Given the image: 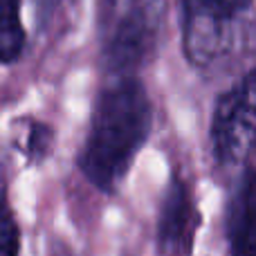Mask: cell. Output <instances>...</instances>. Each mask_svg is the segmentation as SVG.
Returning a JSON list of instances; mask_svg holds the SVG:
<instances>
[{
	"instance_id": "6da1fadb",
	"label": "cell",
	"mask_w": 256,
	"mask_h": 256,
	"mask_svg": "<svg viewBox=\"0 0 256 256\" xmlns=\"http://www.w3.org/2000/svg\"><path fill=\"white\" fill-rule=\"evenodd\" d=\"M153 126V106L137 76H112L94 102L79 168L99 191H115Z\"/></svg>"
},
{
	"instance_id": "7a4b0ae2",
	"label": "cell",
	"mask_w": 256,
	"mask_h": 256,
	"mask_svg": "<svg viewBox=\"0 0 256 256\" xmlns=\"http://www.w3.org/2000/svg\"><path fill=\"white\" fill-rule=\"evenodd\" d=\"M160 25V0H99V36L106 70L112 76H135L158 48Z\"/></svg>"
},
{
	"instance_id": "3957f363",
	"label": "cell",
	"mask_w": 256,
	"mask_h": 256,
	"mask_svg": "<svg viewBox=\"0 0 256 256\" xmlns=\"http://www.w3.org/2000/svg\"><path fill=\"white\" fill-rule=\"evenodd\" d=\"M245 16L209 0H180L182 52L196 68H214L238 50Z\"/></svg>"
},
{
	"instance_id": "277c9868",
	"label": "cell",
	"mask_w": 256,
	"mask_h": 256,
	"mask_svg": "<svg viewBox=\"0 0 256 256\" xmlns=\"http://www.w3.org/2000/svg\"><path fill=\"white\" fill-rule=\"evenodd\" d=\"M256 146V68L216 99L212 150L220 166L240 164Z\"/></svg>"
},
{
	"instance_id": "5b68a950",
	"label": "cell",
	"mask_w": 256,
	"mask_h": 256,
	"mask_svg": "<svg viewBox=\"0 0 256 256\" xmlns=\"http://www.w3.org/2000/svg\"><path fill=\"white\" fill-rule=\"evenodd\" d=\"M200 212L194 191L182 176L173 173L162 194L158 212V245L166 256H189L194 252Z\"/></svg>"
},
{
	"instance_id": "8992f818",
	"label": "cell",
	"mask_w": 256,
	"mask_h": 256,
	"mask_svg": "<svg viewBox=\"0 0 256 256\" xmlns=\"http://www.w3.org/2000/svg\"><path fill=\"white\" fill-rule=\"evenodd\" d=\"M225 232L230 256H256V168H245L232 189Z\"/></svg>"
},
{
	"instance_id": "52a82bcc",
	"label": "cell",
	"mask_w": 256,
	"mask_h": 256,
	"mask_svg": "<svg viewBox=\"0 0 256 256\" xmlns=\"http://www.w3.org/2000/svg\"><path fill=\"white\" fill-rule=\"evenodd\" d=\"M25 50L20 0H0V63L12 66Z\"/></svg>"
},
{
	"instance_id": "ba28073f",
	"label": "cell",
	"mask_w": 256,
	"mask_h": 256,
	"mask_svg": "<svg viewBox=\"0 0 256 256\" xmlns=\"http://www.w3.org/2000/svg\"><path fill=\"white\" fill-rule=\"evenodd\" d=\"M54 144V130L43 122L30 120L25 126V144H22V153L27 155L30 162H43L50 155Z\"/></svg>"
},
{
	"instance_id": "9c48e42d",
	"label": "cell",
	"mask_w": 256,
	"mask_h": 256,
	"mask_svg": "<svg viewBox=\"0 0 256 256\" xmlns=\"http://www.w3.org/2000/svg\"><path fill=\"white\" fill-rule=\"evenodd\" d=\"M0 256H20V230L2 191H0Z\"/></svg>"
},
{
	"instance_id": "30bf717a",
	"label": "cell",
	"mask_w": 256,
	"mask_h": 256,
	"mask_svg": "<svg viewBox=\"0 0 256 256\" xmlns=\"http://www.w3.org/2000/svg\"><path fill=\"white\" fill-rule=\"evenodd\" d=\"M209 2H216L220 7L230 9V12H236V14H248L250 7H252V0H209Z\"/></svg>"
}]
</instances>
